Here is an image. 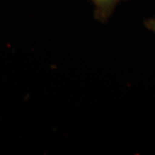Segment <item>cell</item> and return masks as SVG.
Listing matches in <instances>:
<instances>
[{"mask_svg": "<svg viewBox=\"0 0 155 155\" xmlns=\"http://www.w3.org/2000/svg\"><path fill=\"white\" fill-rule=\"evenodd\" d=\"M95 6V18L106 22L111 17L116 5L123 0H91Z\"/></svg>", "mask_w": 155, "mask_h": 155, "instance_id": "1", "label": "cell"}, {"mask_svg": "<svg viewBox=\"0 0 155 155\" xmlns=\"http://www.w3.org/2000/svg\"><path fill=\"white\" fill-rule=\"evenodd\" d=\"M144 25L147 29H149L150 31L155 34V18H151V19L146 20L144 22Z\"/></svg>", "mask_w": 155, "mask_h": 155, "instance_id": "2", "label": "cell"}]
</instances>
